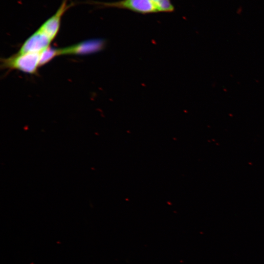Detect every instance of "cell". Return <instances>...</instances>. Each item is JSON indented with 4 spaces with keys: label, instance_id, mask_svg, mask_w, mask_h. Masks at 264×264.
I'll return each mask as SVG.
<instances>
[{
    "label": "cell",
    "instance_id": "6da1fadb",
    "mask_svg": "<svg viewBox=\"0 0 264 264\" xmlns=\"http://www.w3.org/2000/svg\"><path fill=\"white\" fill-rule=\"evenodd\" d=\"M101 7L128 10L142 14L175 10L172 0H120L114 2H97Z\"/></svg>",
    "mask_w": 264,
    "mask_h": 264
},
{
    "label": "cell",
    "instance_id": "7a4b0ae2",
    "mask_svg": "<svg viewBox=\"0 0 264 264\" xmlns=\"http://www.w3.org/2000/svg\"><path fill=\"white\" fill-rule=\"evenodd\" d=\"M40 52L17 53L3 59L1 61V66L5 69H17L25 73L35 74L40 66Z\"/></svg>",
    "mask_w": 264,
    "mask_h": 264
},
{
    "label": "cell",
    "instance_id": "3957f363",
    "mask_svg": "<svg viewBox=\"0 0 264 264\" xmlns=\"http://www.w3.org/2000/svg\"><path fill=\"white\" fill-rule=\"evenodd\" d=\"M105 45L102 39H91L83 41L74 45L59 49V55H86L101 50Z\"/></svg>",
    "mask_w": 264,
    "mask_h": 264
},
{
    "label": "cell",
    "instance_id": "277c9868",
    "mask_svg": "<svg viewBox=\"0 0 264 264\" xmlns=\"http://www.w3.org/2000/svg\"><path fill=\"white\" fill-rule=\"evenodd\" d=\"M52 41L39 28L22 44L19 53L40 52L49 47Z\"/></svg>",
    "mask_w": 264,
    "mask_h": 264
},
{
    "label": "cell",
    "instance_id": "5b68a950",
    "mask_svg": "<svg viewBox=\"0 0 264 264\" xmlns=\"http://www.w3.org/2000/svg\"><path fill=\"white\" fill-rule=\"evenodd\" d=\"M59 55V49L53 48L50 46L40 52V66L45 65L55 57Z\"/></svg>",
    "mask_w": 264,
    "mask_h": 264
}]
</instances>
